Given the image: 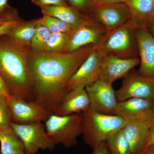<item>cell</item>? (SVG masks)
<instances>
[{"label":"cell","instance_id":"7c38bea8","mask_svg":"<svg viewBox=\"0 0 154 154\" xmlns=\"http://www.w3.org/2000/svg\"><path fill=\"white\" fill-rule=\"evenodd\" d=\"M103 56L95 48L66 83V88L68 92L78 88H85L99 79Z\"/></svg>","mask_w":154,"mask_h":154},{"label":"cell","instance_id":"836d02e7","mask_svg":"<svg viewBox=\"0 0 154 154\" xmlns=\"http://www.w3.org/2000/svg\"><path fill=\"white\" fill-rule=\"evenodd\" d=\"M154 143V121L150 128V135L149 138L148 147ZM148 149V148H147Z\"/></svg>","mask_w":154,"mask_h":154},{"label":"cell","instance_id":"2e32d148","mask_svg":"<svg viewBox=\"0 0 154 154\" xmlns=\"http://www.w3.org/2000/svg\"><path fill=\"white\" fill-rule=\"evenodd\" d=\"M91 107V102L85 88H78L69 91L54 114L66 116L82 113Z\"/></svg>","mask_w":154,"mask_h":154},{"label":"cell","instance_id":"ac0fdd59","mask_svg":"<svg viewBox=\"0 0 154 154\" xmlns=\"http://www.w3.org/2000/svg\"><path fill=\"white\" fill-rule=\"evenodd\" d=\"M131 12V22L134 29L147 28L153 17L154 0H126Z\"/></svg>","mask_w":154,"mask_h":154},{"label":"cell","instance_id":"f35d334b","mask_svg":"<svg viewBox=\"0 0 154 154\" xmlns=\"http://www.w3.org/2000/svg\"><path fill=\"white\" fill-rule=\"evenodd\" d=\"M152 20H154V4H153V11Z\"/></svg>","mask_w":154,"mask_h":154},{"label":"cell","instance_id":"8992f818","mask_svg":"<svg viewBox=\"0 0 154 154\" xmlns=\"http://www.w3.org/2000/svg\"><path fill=\"white\" fill-rule=\"evenodd\" d=\"M11 126L23 143L25 154H35L40 149H54L55 143L47 134L42 122L27 124L12 122Z\"/></svg>","mask_w":154,"mask_h":154},{"label":"cell","instance_id":"7402d4cb","mask_svg":"<svg viewBox=\"0 0 154 154\" xmlns=\"http://www.w3.org/2000/svg\"><path fill=\"white\" fill-rule=\"evenodd\" d=\"M1 154H25L23 143L15 134L0 130Z\"/></svg>","mask_w":154,"mask_h":154},{"label":"cell","instance_id":"8d00e7d4","mask_svg":"<svg viewBox=\"0 0 154 154\" xmlns=\"http://www.w3.org/2000/svg\"><path fill=\"white\" fill-rule=\"evenodd\" d=\"M9 22V21H5L4 19H2V18H0V26L1 25H4V24L6 23V22Z\"/></svg>","mask_w":154,"mask_h":154},{"label":"cell","instance_id":"d6a6232c","mask_svg":"<svg viewBox=\"0 0 154 154\" xmlns=\"http://www.w3.org/2000/svg\"><path fill=\"white\" fill-rule=\"evenodd\" d=\"M125 1L126 0H95V4L96 6L105 5V4L125 3Z\"/></svg>","mask_w":154,"mask_h":154},{"label":"cell","instance_id":"ffe728a7","mask_svg":"<svg viewBox=\"0 0 154 154\" xmlns=\"http://www.w3.org/2000/svg\"><path fill=\"white\" fill-rule=\"evenodd\" d=\"M40 9L43 15L54 17L75 28L79 27L86 19L71 6H50Z\"/></svg>","mask_w":154,"mask_h":154},{"label":"cell","instance_id":"4fadbf2b","mask_svg":"<svg viewBox=\"0 0 154 154\" xmlns=\"http://www.w3.org/2000/svg\"><path fill=\"white\" fill-rule=\"evenodd\" d=\"M85 88L91 102L90 108L103 114L115 115L118 102L112 85L99 79Z\"/></svg>","mask_w":154,"mask_h":154},{"label":"cell","instance_id":"d590c367","mask_svg":"<svg viewBox=\"0 0 154 154\" xmlns=\"http://www.w3.org/2000/svg\"><path fill=\"white\" fill-rule=\"evenodd\" d=\"M147 151H154V143L149 146L147 149Z\"/></svg>","mask_w":154,"mask_h":154},{"label":"cell","instance_id":"4316f807","mask_svg":"<svg viewBox=\"0 0 154 154\" xmlns=\"http://www.w3.org/2000/svg\"><path fill=\"white\" fill-rule=\"evenodd\" d=\"M70 6L88 18L96 8L95 0H66Z\"/></svg>","mask_w":154,"mask_h":154},{"label":"cell","instance_id":"484cf974","mask_svg":"<svg viewBox=\"0 0 154 154\" xmlns=\"http://www.w3.org/2000/svg\"><path fill=\"white\" fill-rule=\"evenodd\" d=\"M12 122L11 110L6 98L0 95V130L8 133L15 134L11 128Z\"/></svg>","mask_w":154,"mask_h":154},{"label":"cell","instance_id":"603a6c76","mask_svg":"<svg viewBox=\"0 0 154 154\" xmlns=\"http://www.w3.org/2000/svg\"><path fill=\"white\" fill-rule=\"evenodd\" d=\"M51 33L48 28L42 25L39 21L31 42V50L43 51Z\"/></svg>","mask_w":154,"mask_h":154},{"label":"cell","instance_id":"7a4b0ae2","mask_svg":"<svg viewBox=\"0 0 154 154\" xmlns=\"http://www.w3.org/2000/svg\"><path fill=\"white\" fill-rule=\"evenodd\" d=\"M30 51L7 35L0 36V76L12 95L35 101L29 63Z\"/></svg>","mask_w":154,"mask_h":154},{"label":"cell","instance_id":"f1b7e54d","mask_svg":"<svg viewBox=\"0 0 154 154\" xmlns=\"http://www.w3.org/2000/svg\"><path fill=\"white\" fill-rule=\"evenodd\" d=\"M32 2L40 8L50 6H69L66 0H31Z\"/></svg>","mask_w":154,"mask_h":154},{"label":"cell","instance_id":"83f0119b","mask_svg":"<svg viewBox=\"0 0 154 154\" xmlns=\"http://www.w3.org/2000/svg\"><path fill=\"white\" fill-rule=\"evenodd\" d=\"M9 0H0V18L8 21L17 11L8 5Z\"/></svg>","mask_w":154,"mask_h":154},{"label":"cell","instance_id":"9c48e42d","mask_svg":"<svg viewBox=\"0 0 154 154\" xmlns=\"http://www.w3.org/2000/svg\"><path fill=\"white\" fill-rule=\"evenodd\" d=\"M118 102L131 98H141L154 101V79L138 74L133 69L124 77L121 88L116 91Z\"/></svg>","mask_w":154,"mask_h":154},{"label":"cell","instance_id":"277c9868","mask_svg":"<svg viewBox=\"0 0 154 154\" xmlns=\"http://www.w3.org/2000/svg\"><path fill=\"white\" fill-rule=\"evenodd\" d=\"M96 49L103 55L111 54L125 59L138 57L135 29L131 22L106 32Z\"/></svg>","mask_w":154,"mask_h":154},{"label":"cell","instance_id":"e575fe53","mask_svg":"<svg viewBox=\"0 0 154 154\" xmlns=\"http://www.w3.org/2000/svg\"><path fill=\"white\" fill-rule=\"evenodd\" d=\"M149 32L154 37V20H152L147 28Z\"/></svg>","mask_w":154,"mask_h":154},{"label":"cell","instance_id":"74e56055","mask_svg":"<svg viewBox=\"0 0 154 154\" xmlns=\"http://www.w3.org/2000/svg\"><path fill=\"white\" fill-rule=\"evenodd\" d=\"M144 154H154V151H147Z\"/></svg>","mask_w":154,"mask_h":154},{"label":"cell","instance_id":"9a60e30c","mask_svg":"<svg viewBox=\"0 0 154 154\" xmlns=\"http://www.w3.org/2000/svg\"><path fill=\"white\" fill-rule=\"evenodd\" d=\"M140 67L138 74L146 78L154 79V37L147 28L135 29Z\"/></svg>","mask_w":154,"mask_h":154},{"label":"cell","instance_id":"4dcf8cb0","mask_svg":"<svg viewBox=\"0 0 154 154\" xmlns=\"http://www.w3.org/2000/svg\"><path fill=\"white\" fill-rule=\"evenodd\" d=\"M92 154H110L106 141L102 142L94 148Z\"/></svg>","mask_w":154,"mask_h":154},{"label":"cell","instance_id":"d4e9b609","mask_svg":"<svg viewBox=\"0 0 154 154\" xmlns=\"http://www.w3.org/2000/svg\"><path fill=\"white\" fill-rule=\"evenodd\" d=\"M70 33H51L44 50L48 53H63Z\"/></svg>","mask_w":154,"mask_h":154},{"label":"cell","instance_id":"ba28073f","mask_svg":"<svg viewBox=\"0 0 154 154\" xmlns=\"http://www.w3.org/2000/svg\"><path fill=\"white\" fill-rule=\"evenodd\" d=\"M88 18L101 25L107 32L131 22V12L125 3L96 6Z\"/></svg>","mask_w":154,"mask_h":154},{"label":"cell","instance_id":"f546056e","mask_svg":"<svg viewBox=\"0 0 154 154\" xmlns=\"http://www.w3.org/2000/svg\"><path fill=\"white\" fill-rule=\"evenodd\" d=\"M22 19L17 21H9L6 22L4 25L0 26V36L7 35L11 28L21 22Z\"/></svg>","mask_w":154,"mask_h":154},{"label":"cell","instance_id":"44dd1931","mask_svg":"<svg viewBox=\"0 0 154 154\" xmlns=\"http://www.w3.org/2000/svg\"><path fill=\"white\" fill-rule=\"evenodd\" d=\"M105 141L110 154H131L129 142L123 128L111 135Z\"/></svg>","mask_w":154,"mask_h":154},{"label":"cell","instance_id":"1f68e13d","mask_svg":"<svg viewBox=\"0 0 154 154\" xmlns=\"http://www.w3.org/2000/svg\"><path fill=\"white\" fill-rule=\"evenodd\" d=\"M0 95L6 98H9L12 95L8 88L2 77L0 76Z\"/></svg>","mask_w":154,"mask_h":154},{"label":"cell","instance_id":"6da1fadb","mask_svg":"<svg viewBox=\"0 0 154 154\" xmlns=\"http://www.w3.org/2000/svg\"><path fill=\"white\" fill-rule=\"evenodd\" d=\"M95 48L91 44L71 53L30 51L29 63L35 102L54 114L68 93L66 83Z\"/></svg>","mask_w":154,"mask_h":154},{"label":"cell","instance_id":"e0dca14e","mask_svg":"<svg viewBox=\"0 0 154 154\" xmlns=\"http://www.w3.org/2000/svg\"><path fill=\"white\" fill-rule=\"evenodd\" d=\"M123 131L129 142L131 154H144L148 147L150 128L132 120H127Z\"/></svg>","mask_w":154,"mask_h":154},{"label":"cell","instance_id":"cb8c5ba5","mask_svg":"<svg viewBox=\"0 0 154 154\" xmlns=\"http://www.w3.org/2000/svg\"><path fill=\"white\" fill-rule=\"evenodd\" d=\"M40 22L48 28L51 33H71L75 28L61 20L49 16L43 15Z\"/></svg>","mask_w":154,"mask_h":154},{"label":"cell","instance_id":"3957f363","mask_svg":"<svg viewBox=\"0 0 154 154\" xmlns=\"http://www.w3.org/2000/svg\"><path fill=\"white\" fill-rule=\"evenodd\" d=\"M126 124V120L119 116L103 114L91 108L82 113V134L93 149Z\"/></svg>","mask_w":154,"mask_h":154},{"label":"cell","instance_id":"8fae6325","mask_svg":"<svg viewBox=\"0 0 154 154\" xmlns=\"http://www.w3.org/2000/svg\"><path fill=\"white\" fill-rule=\"evenodd\" d=\"M115 115L136 122L150 128L154 121V101L131 98L118 102Z\"/></svg>","mask_w":154,"mask_h":154},{"label":"cell","instance_id":"5bb4252c","mask_svg":"<svg viewBox=\"0 0 154 154\" xmlns=\"http://www.w3.org/2000/svg\"><path fill=\"white\" fill-rule=\"evenodd\" d=\"M140 63L138 57L121 58L113 54L103 56L99 80L112 85L116 80L125 76Z\"/></svg>","mask_w":154,"mask_h":154},{"label":"cell","instance_id":"5b68a950","mask_svg":"<svg viewBox=\"0 0 154 154\" xmlns=\"http://www.w3.org/2000/svg\"><path fill=\"white\" fill-rule=\"evenodd\" d=\"M47 134L55 144H62L69 148L77 144L82 134V113L66 116L51 114L45 122Z\"/></svg>","mask_w":154,"mask_h":154},{"label":"cell","instance_id":"52a82bcc","mask_svg":"<svg viewBox=\"0 0 154 154\" xmlns=\"http://www.w3.org/2000/svg\"><path fill=\"white\" fill-rule=\"evenodd\" d=\"M11 110L12 121L20 124L45 122L51 115L43 106L35 101H28L16 95L6 98Z\"/></svg>","mask_w":154,"mask_h":154},{"label":"cell","instance_id":"30bf717a","mask_svg":"<svg viewBox=\"0 0 154 154\" xmlns=\"http://www.w3.org/2000/svg\"><path fill=\"white\" fill-rule=\"evenodd\" d=\"M107 31L92 19L85 21L70 33L63 53H71L84 46L93 44L95 48L100 43Z\"/></svg>","mask_w":154,"mask_h":154},{"label":"cell","instance_id":"d6986e66","mask_svg":"<svg viewBox=\"0 0 154 154\" xmlns=\"http://www.w3.org/2000/svg\"><path fill=\"white\" fill-rule=\"evenodd\" d=\"M40 18L29 21L22 19L11 28L7 35L17 44L31 49V42Z\"/></svg>","mask_w":154,"mask_h":154}]
</instances>
